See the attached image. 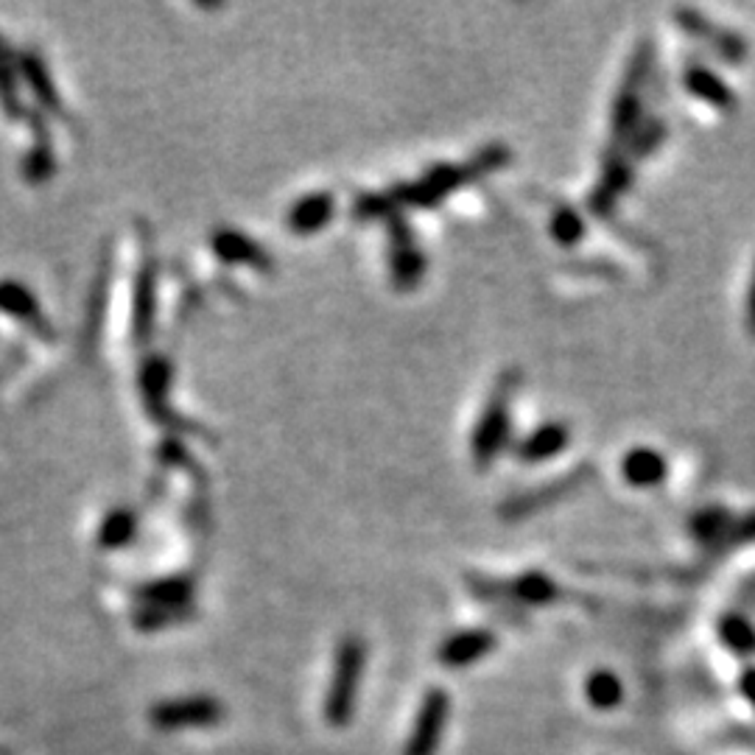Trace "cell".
I'll list each match as a JSON object with an SVG mask.
<instances>
[{
  "label": "cell",
  "mask_w": 755,
  "mask_h": 755,
  "mask_svg": "<svg viewBox=\"0 0 755 755\" xmlns=\"http://www.w3.org/2000/svg\"><path fill=\"white\" fill-rule=\"evenodd\" d=\"M509 163V151L504 146H487L475 157H470L462 165H436L431 169L423 180H417L411 185H397L389 194L381 196H364L356 205V213L361 219H372V215H384L395 208H434L436 202H443L445 196L454 190L465 188V185L482 180L490 171H498L502 165Z\"/></svg>",
  "instance_id": "1"
},
{
  "label": "cell",
  "mask_w": 755,
  "mask_h": 755,
  "mask_svg": "<svg viewBox=\"0 0 755 755\" xmlns=\"http://www.w3.org/2000/svg\"><path fill=\"white\" fill-rule=\"evenodd\" d=\"M521 386V372L507 370L498 375L493 392L487 397L482 417L473 429V440H470V450H473L475 468L484 470L495 462V456L507 448L509 429H512V404L515 392Z\"/></svg>",
  "instance_id": "2"
},
{
  "label": "cell",
  "mask_w": 755,
  "mask_h": 755,
  "mask_svg": "<svg viewBox=\"0 0 755 755\" xmlns=\"http://www.w3.org/2000/svg\"><path fill=\"white\" fill-rule=\"evenodd\" d=\"M361 671H364V644L359 639H347L336 652V669L325 703V719L333 728H345L352 719Z\"/></svg>",
  "instance_id": "3"
},
{
  "label": "cell",
  "mask_w": 755,
  "mask_h": 755,
  "mask_svg": "<svg viewBox=\"0 0 755 755\" xmlns=\"http://www.w3.org/2000/svg\"><path fill=\"white\" fill-rule=\"evenodd\" d=\"M678 17V26L683 28L685 34H691L700 42H708V48L717 51L719 59L730 62V65H739L747 59V39L742 37L739 32H730V28L717 26L714 20H708L705 14H700L697 9H678L674 12Z\"/></svg>",
  "instance_id": "4"
},
{
  "label": "cell",
  "mask_w": 755,
  "mask_h": 755,
  "mask_svg": "<svg viewBox=\"0 0 755 755\" xmlns=\"http://www.w3.org/2000/svg\"><path fill=\"white\" fill-rule=\"evenodd\" d=\"M450 700L443 689L429 691V697L423 700V708L417 714V722L411 728L409 744H406L404 755H434L440 737H443L445 722H448Z\"/></svg>",
  "instance_id": "5"
},
{
  "label": "cell",
  "mask_w": 755,
  "mask_h": 755,
  "mask_svg": "<svg viewBox=\"0 0 755 755\" xmlns=\"http://www.w3.org/2000/svg\"><path fill=\"white\" fill-rule=\"evenodd\" d=\"M389 269L392 283L397 288H414L425 274L423 252H420V247L414 244V235L409 233V227L400 219L389 224Z\"/></svg>",
  "instance_id": "6"
},
{
  "label": "cell",
  "mask_w": 755,
  "mask_h": 755,
  "mask_svg": "<svg viewBox=\"0 0 755 755\" xmlns=\"http://www.w3.org/2000/svg\"><path fill=\"white\" fill-rule=\"evenodd\" d=\"M219 719H222V705L210 697L174 700V703H163L151 710V722L163 730L205 728V725H215Z\"/></svg>",
  "instance_id": "7"
},
{
  "label": "cell",
  "mask_w": 755,
  "mask_h": 755,
  "mask_svg": "<svg viewBox=\"0 0 755 755\" xmlns=\"http://www.w3.org/2000/svg\"><path fill=\"white\" fill-rule=\"evenodd\" d=\"M630 185H632L630 160H627V154H616V151H610L605 165H602L599 185L593 188L591 199H587L593 213L610 215V210L616 208V202H619V196H624L627 190H630Z\"/></svg>",
  "instance_id": "8"
},
{
  "label": "cell",
  "mask_w": 755,
  "mask_h": 755,
  "mask_svg": "<svg viewBox=\"0 0 755 755\" xmlns=\"http://www.w3.org/2000/svg\"><path fill=\"white\" fill-rule=\"evenodd\" d=\"M683 85L691 96L705 101V104H710L714 110H722V112L737 110L739 98L737 92H733V87H730L717 71H710V67L700 65V62H691V65L685 67Z\"/></svg>",
  "instance_id": "9"
},
{
  "label": "cell",
  "mask_w": 755,
  "mask_h": 755,
  "mask_svg": "<svg viewBox=\"0 0 755 755\" xmlns=\"http://www.w3.org/2000/svg\"><path fill=\"white\" fill-rule=\"evenodd\" d=\"M621 475L630 487H658L669 475V462L666 456L655 448H646V445H639V448L627 450L624 459H621Z\"/></svg>",
  "instance_id": "10"
},
{
  "label": "cell",
  "mask_w": 755,
  "mask_h": 755,
  "mask_svg": "<svg viewBox=\"0 0 755 755\" xmlns=\"http://www.w3.org/2000/svg\"><path fill=\"white\" fill-rule=\"evenodd\" d=\"M568 443H571V429H568L566 423H543L541 429H534L532 434L515 448V454H518L521 462L537 465L546 462V459H554V456H560L562 450L568 448Z\"/></svg>",
  "instance_id": "11"
},
{
  "label": "cell",
  "mask_w": 755,
  "mask_h": 755,
  "mask_svg": "<svg viewBox=\"0 0 755 755\" xmlns=\"http://www.w3.org/2000/svg\"><path fill=\"white\" fill-rule=\"evenodd\" d=\"M0 311L9 313V317H14V320L26 322L28 327L39 331L42 336H48V339L53 336L51 325H48L46 317H42V311H39V302L34 300V294L28 292L23 283H17V281L0 283Z\"/></svg>",
  "instance_id": "12"
},
{
  "label": "cell",
  "mask_w": 755,
  "mask_h": 755,
  "mask_svg": "<svg viewBox=\"0 0 755 755\" xmlns=\"http://www.w3.org/2000/svg\"><path fill=\"white\" fill-rule=\"evenodd\" d=\"M587 479V468H582L580 473H571V475H562V479H557V482H548L543 484V487H537L534 493H523L518 495L515 502H509L507 507H504V515H512V518H523V515L534 512V509L548 507L552 502H557V498H562L566 493H573V487H580L582 482Z\"/></svg>",
  "instance_id": "13"
},
{
  "label": "cell",
  "mask_w": 755,
  "mask_h": 755,
  "mask_svg": "<svg viewBox=\"0 0 755 755\" xmlns=\"http://www.w3.org/2000/svg\"><path fill=\"white\" fill-rule=\"evenodd\" d=\"M495 639L493 632L487 630H468V632H456L454 639H448L440 649V660L450 669H459V666H468L473 660L484 658L490 649H493Z\"/></svg>",
  "instance_id": "14"
},
{
  "label": "cell",
  "mask_w": 755,
  "mask_h": 755,
  "mask_svg": "<svg viewBox=\"0 0 755 755\" xmlns=\"http://www.w3.org/2000/svg\"><path fill=\"white\" fill-rule=\"evenodd\" d=\"M213 249L219 258L230 263H249L261 272H269V267H272V258L263 252V247H258L255 242H249L247 235L235 233V230H219L213 235Z\"/></svg>",
  "instance_id": "15"
},
{
  "label": "cell",
  "mask_w": 755,
  "mask_h": 755,
  "mask_svg": "<svg viewBox=\"0 0 755 755\" xmlns=\"http://www.w3.org/2000/svg\"><path fill=\"white\" fill-rule=\"evenodd\" d=\"M333 215V196L331 194H311L302 196L300 202L288 210L286 222L288 230L297 235H311L327 224Z\"/></svg>",
  "instance_id": "16"
},
{
  "label": "cell",
  "mask_w": 755,
  "mask_h": 755,
  "mask_svg": "<svg viewBox=\"0 0 755 755\" xmlns=\"http://www.w3.org/2000/svg\"><path fill=\"white\" fill-rule=\"evenodd\" d=\"M194 585L188 580H165L140 591L146 607H165V610H183L188 607Z\"/></svg>",
  "instance_id": "17"
},
{
  "label": "cell",
  "mask_w": 755,
  "mask_h": 755,
  "mask_svg": "<svg viewBox=\"0 0 755 755\" xmlns=\"http://www.w3.org/2000/svg\"><path fill=\"white\" fill-rule=\"evenodd\" d=\"M20 71H23L26 82L32 85V90L37 92L39 104L48 107V110H53V112L62 110V104H59V96L53 92L51 76H48L46 62H42V59L34 57V53H23V57H20ZM59 115H62V112H59Z\"/></svg>",
  "instance_id": "18"
},
{
  "label": "cell",
  "mask_w": 755,
  "mask_h": 755,
  "mask_svg": "<svg viewBox=\"0 0 755 755\" xmlns=\"http://www.w3.org/2000/svg\"><path fill=\"white\" fill-rule=\"evenodd\" d=\"M151 320H154V267L144 263V272L137 277V297H135V333L144 342L149 333Z\"/></svg>",
  "instance_id": "19"
},
{
  "label": "cell",
  "mask_w": 755,
  "mask_h": 755,
  "mask_svg": "<svg viewBox=\"0 0 755 755\" xmlns=\"http://www.w3.org/2000/svg\"><path fill=\"white\" fill-rule=\"evenodd\" d=\"M135 512L132 509H112L98 529V543L104 548H121L135 537Z\"/></svg>",
  "instance_id": "20"
},
{
  "label": "cell",
  "mask_w": 755,
  "mask_h": 755,
  "mask_svg": "<svg viewBox=\"0 0 755 755\" xmlns=\"http://www.w3.org/2000/svg\"><path fill=\"white\" fill-rule=\"evenodd\" d=\"M512 593L527 605H546L557 596V585L543 573H523L521 580H515Z\"/></svg>",
  "instance_id": "21"
},
{
  "label": "cell",
  "mask_w": 755,
  "mask_h": 755,
  "mask_svg": "<svg viewBox=\"0 0 755 755\" xmlns=\"http://www.w3.org/2000/svg\"><path fill=\"white\" fill-rule=\"evenodd\" d=\"M552 238L562 247H573L585 238V222L573 208H560L552 215Z\"/></svg>",
  "instance_id": "22"
},
{
  "label": "cell",
  "mask_w": 755,
  "mask_h": 755,
  "mask_svg": "<svg viewBox=\"0 0 755 755\" xmlns=\"http://www.w3.org/2000/svg\"><path fill=\"white\" fill-rule=\"evenodd\" d=\"M34 129H37V146L28 151V160L26 165H23V171H26L28 183H46L53 171L51 146H48V137H46V129H42V124H37Z\"/></svg>",
  "instance_id": "23"
},
{
  "label": "cell",
  "mask_w": 755,
  "mask_h": 755,
  "mask_svg": "<svg viewBox=\"0 0 755 755\" xmlns=\"http://www.w3.org/2000/svg\"><path fill=\"white\" fill-rule=\"evenodd\" d=\"M0 107L9 117L20 115V98H17V78H14L12 57H9L3 39H0Z\"/></svg>",
  "instance_id": "24"
},
{
  "label": "cell",
  "mask_w": 755,
  "mask_h": 755,
  "mask_svg": "<svg viewBox=\"0 0 755 755\" xmlns=\"http://www.w3.org/2000/svg\"><path fill=\"white\" fill-rule=\"evenodd\" d=\"M587 697L593 705L599 708H610L621 700V683L612 678L610 671H596L591 680H587Z\"/></svg>",
  "instance_id": "25"
},
{
  "label": "cell",
  "mask_w": 755,
  "mask_h": 755,
  "mask_svg": "<svg viewBox=\"0 0 755 755\" xmlns=\"http://www.w3.org/2000/svg\"><path fill=\"white\" fill-rule=\"evenodd\" d=\"M722 639L730 649L737 652H755V630L739 616H728L722 621Z\"/></svg>",
  "instance_id": "26"
},
{
  "label": "cell",
  "mask_w": 755,
  "mask_h": 755,
  "mask_svg": "<svg viewBox=\"0 0 755 755\" xmlns=\"http://www.w3.org/2000/svg\"><path fill=\"white\" fill-rule=\"evenodd\" d=\"M744 325H747V333L755 339V267L747 286V300H744Z\"/></svg>",
  "instance_id": "27"
},
{
  "label": "cell",
  "mask_w": 755,
  "mask_h": 755,
  "mask_svg": "<svg viewBox=\"0 0 755 755\" xmlns=\"http://www.w3.org/2000/svg\"><path fill=\"white\" fill-rule=\"evenodd\" d=\"M742 691L747 694V700H750V705L755 708V669H750L747 674L742 678Z\"/></svg>",
  "instance_id": "28"
}]
</instances>
